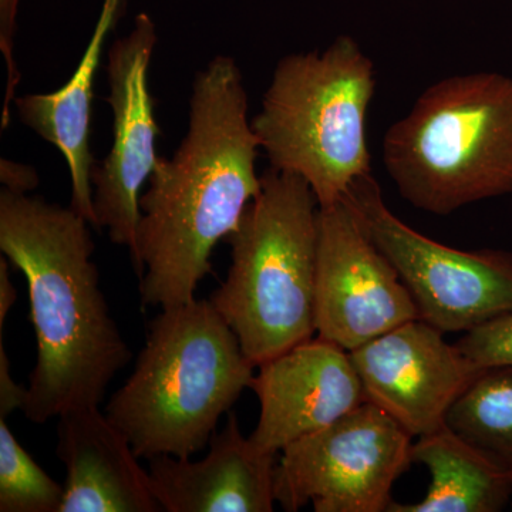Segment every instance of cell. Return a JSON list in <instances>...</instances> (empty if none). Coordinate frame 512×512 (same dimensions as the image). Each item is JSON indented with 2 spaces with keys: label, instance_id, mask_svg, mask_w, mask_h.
Segmentation results:
<instances>
[{
  "label": "cell",
  "instance_id": "7a4b0ae2",
  "mask_svg": "<svg viewBox=\"0 0 512 512\" xmlns=\"http://www.w3.org/2000/svg\"><path fill=\"white\" fill-rule=\"evenodd\" d=\"M90 227L72 207L0 191V251L25 275L36 335L22 410L35 424L99 407L133 356L101 291Z\"/></svg>",
  "mask_w": 512,
  "mask_h": 512
},
{
  "label": "cell",
  "instance_id": "603a6c76",
  "mask_svg": "<svg viewBox=\"0 0 512 512\" xmlns=\"http://www.w3.org/2000/svg\"><path fill=\"white\" fill-rule=\"evenodd\" d=\"M16 301H18V291L10 279L6 256H0V332H3L6 316Z\"/></svg>",
  "mask_w": 512,
  "mask_h": 512
},
{
  "label": "cell",
  "instance_id": "52a82bcc",
  "mask_svg": "<svg viewBox=\"0 0 512 512\" xmlns=\"http://www.w3.org/2000/svg\"><path fill=\"white\" fill-rule=\"evenodd\" d=\"M343 200L396 268L424 322L443 333H466L512 312V252L461 251L420 234L387 207L372 173Z\"/></svg>",
  "mask_w": 512,
  "mask_h": 512
},
{
  "label": "cell",
  "instance_id": "3957f363",
  "mask_svg": "<svg viewBox=\"0 0 512 512\" xmlns=\"http://www.w3.org/2000/svg\"><path fill=\"white\" fill-rule=\"evenodd\" d=\"M255 369L210 299L195 298L151 320L134 372L104 414L138 458H191L210 444Z\"/></svg>",
  "mask_w": 512,
  "mask_h": 512
},
{
  "label": "cell",
  "instance_id": "44dd1931",
  "mask_svg": "<svg viewBox=\"0 0 512 512\" xmlns=\"http://www.w3.org/2000/svg\"><path fill=\"white\" fill-rule=\"evenodd\" d=\"M28 397V389L18 384L10 375V363L3 332H0V419H8L16 410H23Z\"/></svg>",
  "mask_w": 512,
  "mask_h": 512
},
{
  "label": "cell",
  "instance_id": "8992f818",
  "mask_svg": "<svg viewBox=\"0 0 512 512\" xmlns=\"http://www.w3.org/2000/svg\"><path fill=\"white\" fill-rule=\"evenodd\" d=\"M375 92V64L352 36L282 57L251 120L271 167L302 177L319 207L343 200L372 173L366 117Z\"/></svg>",
  "mask_w": 512,
  "mask_h": 512
},
{
  "label": "cell",
  "instance_id": "7c38bea8",
  "mask_svg": "<svg viewBox=\"0 0 512 512\" xmlns=\"http://www.w3.org/2000/svg\"><path fill=\"white\" fill-rule=\"evenodd\" d=\"M249 389L261 412L249 440L279 454L367 402L348 350L315 336L256 367Z\"/></svg>",
  "mask_w": 512,
  "mask_h": 512
},
{
  "label": "cell",
  "instance_id": "8fae6325",
  "mask_svg": "<svg viewBox=\"0 0 512 512\" xmlns=\"http://www.w3.org/2000/svg\"><path fill=\"white\" fill-rule=\"evenodd\" d=\"M367 402L413 439L446 426L448 413L483 372L444 333L410 320L349 352Z\"/></svg>",
  "mask_w": 512,
  "mask_h": 512
},
{
  "label": "cell",
  "instance_id": "ffe728a7",
  "mask_svg": "<svg viewBox=\"0 0 512 512\" xmlns=\"http://www.w3.org/2000/svg\"><path fill=\"white\" fill-rule=\"evenodd\" d=\"M20 0H0V50L6 63V94L2 110V130L8 128L12 119V103L20 83V72L15 60V33L18 22Z\"/></svg>",
  "mask_w": 512,
  "mask_h": 512
},
{
  "label": "cell",
  "instance_id": "2e32d148",
  "mask_svg": "<svg viewBox=\"0 0 512 512\" xmlns=\"http://www.w3.org/2000/svg\"><path fill=\"white\" fill-rule=\"evenodd\" d=\"M412 460L429 470V490L416 504L393 501L389 512H498L510 503V474L447 424L413 443Z\"/></svg>",
  "mask_w": 512,
  "mask_h": 512
},
{
  "label": "cell",
  "instance_id": "30bf717a",
  "mask_svg": "<svg viewBox=\"0 0 512 512\" xmlns=\"http://www.w3.org/2000/svg\"><path fill=\"white\" fill-rule=\"evenodd\" d=\"M414 319L420 316L409 289L348 202L319 207L316 336L353 352Z\"/></svg>",
  "mask_w": 512,
  "mask_h": 512
},
{
  "label": "cell",
  "instance_id": "9c48e42d",
  "mask_svg": "<svg viewBox=\"0 0 512 512\" xmlns=\"http://www.w3.org/2000/svg\"><path fill=\"white\" fill-rule=\"evenodd\" d=\"M157 26L140 13L133 29L109 50L107 79L113 111V144L92 173L97 229H107L113 244L128 249L134 271L138 266L140 198L158 163L160 133L148 69L157 45Z\"/></svg>",
  "mask_w": 512,
  "mask_h": 512
},
{
  "label": "cell",
  "instance_id": "4fadbf2b",
  "mask_svg": "<svg viewBox=\"0 0 512 512\" xmlns=\"http://www.w3.org/2000/svg\"><path fill=\"white\" fill-rule=\"evenodd\" d=\"M276 457L245 439L234 413L200 461L148 458L151 490L165 512L274 511Z\"/></svg>",
  "mask_w": 512,
  "mask_h": 512
},
{
  "label": "cell",
  "instance_id": "6da1fadb",
  "mask_svg": "<svg viewBox=\"0 0 512 512\" xmlns=\"http://www.w3.org/2000/svg\"><path fill=\"white\" fill-rule=\"evenodd\" d=\"M248 111L237 62L214 57L195 76L180 147L158 158L141 194L136 274L143 306L194 301L218 242L237 229L261 190L255 168L261 144Z\"/></svg>",
  "mask_w": 512,
  "mask_h": 512
},
{
  "label": "cell",
  "instance_id": "5b68a950",
  "mask_svg": "<svg viewBox=\"0 0 512 512\" xmlns=\"http://www.w3.org/2000/svg\"><path fill=\"white\" fill-rule=\"evenodd\" d=\"M319 202L299 175L269 168L231 247L227 279L210 302L256 367L315 338Z\"/></svg>",
  "mask_w": 512,
  "mask_h": 512
},
{
  "label": "cell",
  "instance_id": "ac0fdd59",
  "mask_svg": "<svg viewBox=\"0 0 512 512\" xmlns=\"http://www.w3.org/2000/svg\"><path fill=\"white\" fill-rule=\"evenodd\" d=\"M64 485L22 447L0 419V512H60Z\"/></svg>",
  "mask_w": 512,
  "mask_h": 512
},
{
  "label": "cell",
  "instance_id": "5bb4252c",
  "mask_svg": "<svg viewBox=\"0 0 512 512\" xmlns=\"http://www.w3.org/2000/svg\"><path fill=\"white\" fill-rule=\"evenodd\" d=\"M56 453L67 471L60 512L163 511L148 470L99 407H80L59 417Z\"/></svg>",
  "mask_w": 512,
  "mask_h": 512
},
{
  "label": "cell",
  "instance_id": "ba28073f",
  "mask_svg": "<svg viewBox=\"0 0 512 512\" xmlns=\"http://www.w3.org/2000/svg\"><path fill=\"white\" fill-rule=\"evenodd\" d=\"M413 437L365 402L325 429L293 441L276 464L275 500L285 511L386 512L397 478L412 466Z\"/></svg>",
  "mask_w": 512,
  "mask_h": 512
},
{
  "label": "cell",
  "instance_id": "9a60e30c",
  "mask_svg": "<svg viewBox=\"0 0 512 512\" xmlns=\"http://www.w3.org/2000/svg\"><path fill=\"white\" fill-rule=\"evenodd\" d=\"M124 0H104L99 20L76 72L57 92L16 97L19 119L37 136L62 153L72 180L70 207L97 228L92 173L96 163L90 148L94 79L104 46L123 12Z\"/></svg>",
  "mask_w": 512,
  "mask_h": 512
},
{
  "label": "cell",
  "instance_id": "277c9868",
  "mask_svg": "<svg viewBox=\"0 0 512 512\" xmlns=\"http://www.w3.org/2000/svg\"><path fill=\"white\" fill-rule=\"evenodd\" d=\"M382 156L400 195L450 215L512 192V77L476 72L427 87L389 127Z\"/></svg>",
  "mask_w": 512,
  "mask_h": 512
},
{
  "label": "cell",
  "instance_id": "7402d4cb",
  "mask_svg": "<svg viewBox=\"0 0 512 512\" xmlns=\"http://www.w3.org/2000/svg\"><path fill=\"white\" fill-rule=\"evenodd\" d=\"M0 181H2V187L16 192H26V194L39 185V177L32 167L9 160H2L0 164Z\"/></svg>",
  "mask_w": 512,
  "mask_h": 512
},
{
  "label": "cell",
  "instance_id": "e0dca14e",
  "mask_svg": "<svg viewBox=\"0 0 512 512\" xmlns=\"http://www.w3.org/2000/svg\"><path fill=\"white\" fill-rule=\"evenodd\" d=\"M446 424L512 477V366L485 367Z\"/></svg>",
  "mask_w": 512,
  "mask_h": 512
},
{
  "label": "cell",
  "instance_id": "d6986e66",
  "mask_svg": "<svg viewBox=\"0 0 512 512\" xmlns=\"http://www.w3.org/2000/svg\"><path fill=\"white\" fill-rule=\"evenodd\" d=\"M456 345L480 369L512 366V312L468 330Z\"/></svg>",
  "mask_w": 512,
  "mask_h": 512
}]
</instances>
